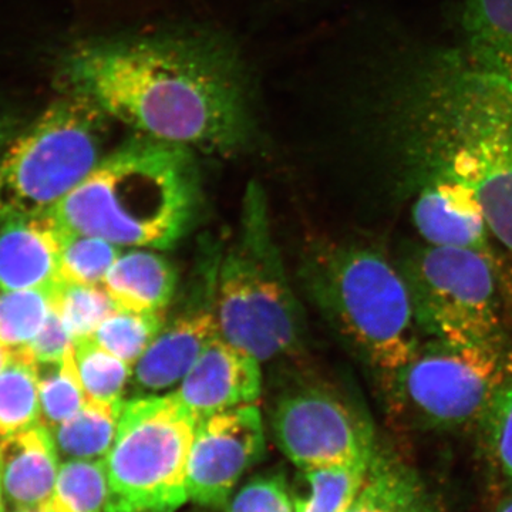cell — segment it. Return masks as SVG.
Segmentation results:
<instances>
[{
  "mask_svg": "<svg viewBox=\"0 0 512 512\" xmlns=\"http://www.w3.org/2000/svg\"><path fill=\"white\" fill-rule=\"evenodd\" d=\"M60 92L79 94L134 134L231 156L258 131L237 50L205 33L93 37L57 63Z\"/></svg>",
  "mask_w": 512,
  "mask_h": 512,
  "instance_id": "1",
  "label": "cell"
},
{
  "mask_svg": "<svg viewBox=\"0 0 512 512\" xmlns=\"http://www.w3.org/2000/svg\"><path fill=\"white\" fill-rule=\"evenodd\" d=\"M397 167L447 175L476 192L491 232L512 251V84L461 49L414 69L383 121Z\"/></svg>",
  "mask_w": 512,
  "mask_h": 512,
  "instance_id": "2",
  "label": "cell"
},
{
  "mask_svg": "<svg viewBox=\"0 0 512 512\" xmlns=\"http://www.w3.org/2000/svg\"><path fill=\"white\" fill-rule=\"evenodd\" d=\"M200 200L194 151L134 134L50 211L73 234L167 249L191 227Z\"/></svg>",
  "mask_w": 512,
  "mask_h": 512,
  "instance_id": "3",
  "label": "cell"
},
{
  "mask_svg": "<svg viewBox=\"0 0 512 512\" xmlns=\"http://www.w3.org/2000/svg\"><path fill=\"white\" fill-rule=\"evenodd\" d=\"M303 278L320 311L384 383L416 355L423 336L409 289L383 252L330 245L306 261Z\"/></svg>",
  "mask_w": 512,
  "mask_h": 512,
  "instance_id": "4",
  "label": "cell"
},
{
  "mask_svg": "<svg viewBox=\"0 0 512 512\" xmlns=\"http://www.w3.org/2000/svg\"><path fill=\"white\" fill-rule=\"evenodd\" d=\"M215 316L220 336L268 362L302 342L303 318L269 228L265 195L249 184L237 238L214 274Z\"/></svg>",
  "mask_w": 512,
  "mask_h": 512,
  "instance_id": "5",
  "label": "cell"
},
{
  "mask_svg": "<svg viewBox=\"0 0 512 512\" xmlns=\"http://www.w3.org/2000/svg\"><path fill=\"white\" fill-rule=\"evenodd\" d=\"M109 117L89 100L60 92L0 156V225L53 210L107 153Z\"/></svg>",
  "mask_w": 512,
  "mask_h": 512,
  "instance_id": "6",
  "label": "cell"
},
{
  "mask_svg": "<svg viewBox=\"0 0 512 512\" xmlns=\"http://www.w3.org/2000/svg\"><path fill=\"white\" fill-rule=\"evenodd\" d=\"M197 423L175 392L124 400L116 439L104 458V512H177L190 501L188 458Z\"/></svg>",
  "mask_w": 512,
  "mask_h": 512,
  "instance_id": "7",
  "label": "cell"
},
{
  "mask_svg": "<svg viewBox=\"0 0 512 512\" xmlns=\"http://www.w3.org/2000/svg\"><path fill=\"white\" fill-rule=\"evenodd\" d=\"M423 339L511 348L501 305L498 266L466 249L416 245L397 262Z\"/></svg>",
  "mask_w": 512,
  "mask_h": 512,
  "instance_id": "8",
  "label": "cell"
},
{
  "mask_svg": "<svg viewBox=\"0 0 512 512\" xmlns=\"http://www.w3.org/2000/svg\"><path fill=\"white\" fill-rule=\"evenodd\" d=\"M511 353L423 339L413 359L386 383L390 402L421 429H480Z\"/></svg>",
  "mask_w": 512,
  "mask_h": 512,
  "instance_id": "9",
  "label": "cell"
},
{
  "mask_svg": "<svg viewBox=\"0 0 512 512\" xmlns=\"http://www.w3.org/2000/svg\"><path fill=\"white\" fill-rule=\"evenodd\" d=\"M271 426L279 450L298 468L370 463L377 450L372 424L336 394L316 387L282 396Z\"/></svg>",
  "mask_w": 512,
  "mask_h": 512,
  "instance_id": "10",
  "label": "cell"
},
{
  "mask_svg": "<svg viewBox=\"0 0 512 512\" xmlns=\"http://www.w3.org/2000/svg\"><path fill=\"white\" fill-rule=\"evenodd\" d=\"M264 453V423L255 404L201 417L188 458V498L201 507H225Z\"/></svg>",
  "mask_w": 512,
  "mask_h": 512,
  "instance_id": "11",
  "label": "cell"
},
{
  "mask_svg": "<svg viewBox=\"0 0 512 512\" xmlns=\"http://www.w3.org/2000/svg\"><path fill=\"white\" fill-rule=\"evenodd\" d=\"M393 175L399 190L412 198L413 224L424 244L477 252L497 264L494 235L476 192L447 175Z\"/></svg>",
  "mask_w": 512,
  "mask_h": 512,
  "instance_id": "12",
  "label": "cell"
},
{
  "mask_svg": "<svg viewBox=\"0 0 512 512\" xmlns=\"http://www.w3.org/2000/svg\"><path fill=\"white\" fill-rule=\"evenodd\" d=\"M262 389L261 362L218 336L175 390L198 420L232 407L255 404Z\"/></svg>",
  "mask_w": 512,
  "mask_h": 512,
  "instance_id": "13",
  "label": "cell"
},
{
  "mask_svg": "<svg viewBox=\"0 0 512 512\" xmlns=\"http://www.w3.org/2000/svg\"><path fill=\"white\" fill-rule=\"evenodd\" d=\"M64 229L52 211L0 225V291L52 288L60 281Z\"/></svg>",
  "mask_w": 512,
  "mask_h": 512,
  "instance_id": "14",
  "label": "cell"
},
{
  "mask_svg": "<svg viewBox=\"0 0 512 512\" xmlns=\"http://www.w3.org/2000/svg\"><path fill=\"white\" fill-rule=\"evenodd\" d=\"M220 336L214 302L188 309L165 322L133 369L138 394H158L180 384L204 350Z\"/></svg>",
  "mask_w": 512,
  "mask_h": 512,
  "instance_id": "15",
  "label": "cell"
},
{
  "mask_svg": "<svg viewBox=\"0 0 512 512\" xmlns=\"http://www.w3.org/2000/svg\"><path fill=\"white\" fill-rule=\"evenodd\" d=\"M59 468V451L45 424L0 439V488L13 510L42 507L52 494Z\"/></svg>",
  "mask_w": 512,
  "mask_h": 512,
  "instance_id": "16",
  "label": "cell"
},
{
  "mask_svg": "<svg viewBox=\"0 0 512 512\" xmlns=\"http://www.w3.org/2000/svg\"><path fill=\"white\" fill-rule=\"evenodd\" d=\"M103 286L117 308L165 311L177 292L178 274L163 255L136 248L117 258Z\"/></svg>",
  "mask_w": 512,
  "mask_h": 512,
  "instance_id": "17",
  "label": "cell"
},
{
  "mask_svg": "<svg viewBox=\"0 0 512 512\" xmlns=\"http://www.w3.org/2000/svg\"><path fill=\"white\" fill-rule=\"evenodd\" d=\"M458 45L512 84V0H464Z\"/></svg>",
  "mask_w": 512,
  "mask_h": 512,
  "instance_id": "18",
  "label": "cell"
},
{
  "mask_svg": "<svg viewBox=\"0 0 512 512\" xmlns=\"http://www.w3.org/2000/svg\"><path fill=\"white\" fill-rule=\"evenodd\" d=\"M370 463L299 468L291 485L295 512H345L362 490Z\"/></svg>",
  "mask_w": 512,
  "mask_h": 512,
  "instance_id": "19",
  "label": "cell"
},
{
  "mask_svg": "<svg viewBox=\"0 0 512 512\" xmlns=\"http://www.w3.org/2000/svg\"><path fill=\"white\" fill-rule=\"evenodd\" d=\"M123 403L87 400L73 417L50 430L59 456L64 460H104L116 439Z\"/></svg>",
  "mask_w": 512,
  "mask_h": 512,
  "instance_id": "20",
  "label": "cell"
},
{
  "mask_svg": "<svg viewBox=\"0 0 512 512\" xmlns=\"http://www.w3.org/2000/svg\"><path fill=\"white\" fill-rule=\"evenodd\" d=\"M423 495L412 468L377 448L365 484L345 512H407Z\"/></svg>",
  "mask_w": 512,
  "mask_h": 512,
  "instance_id": "21",
  "label": "cell"
},
{
  "mask_svg": "<svg viewBox=\"0 0 512 512\" xmlns=\"http://www.w3.org/2000/svg\"><path fill=\"white\" fill-rule=\"evenodd\" d=\"M42 423L37 362L26 348L10 350L0 373V439Z\"/></svg>",
  "mask_w": 512,
  "mask_h": 512,
  "instance_id": "22",
  "label": "cell"
},
{
  "mask_svg": "<svg viewBox=\"0 0 512 512\" xmlns=\"http://www.w3.org/2000/svg\"><path fill=\"white\" fill-rule=\"evenodd\" d=\"M109 497L104 460H64L45 512H104Z\"/></svg>",
  "mask_w": 512,
  "mask_h": 512,
  "instance_id": "23",
  "label": "cell"
},
{
  "mask_svg": "<svg viewBox=\"0 0 512 512\" xmlns=\"http://www.w3.org/2000/svg\"><path fill=\"white\" fill-rule=\"evenodd\" d=\"M74 362L87 399L103 403H123L133 377V366L111 355L93 339L73 340Z\"/></svg>",
  "mask_w": 512,
  "mask_h": 512,
  "instance_id": "24",
  "label": "cell"
},
{
  "mask_svg": "<svg viewBox=\"0 0 512 512\" xmlns=\"http://www.w3.org/2000/svg\"><path fill=\"white\" fill-rule=\"evenodd\" d=\"M165 325L164 311L117 308L94 332L93 339L111 355L136 365Z\"/></svg>",
  "mask_w": 512,
  "mask_h": 512,
  "instance_id": "25",
  "label": "cell"
},
{
  "mask_svg": "<svg viewBox=\"0 0 512 512\" xmlns=\"http://www.w3.org/2000/svg\"><path fill=\"white\" fill-rule=\"evenodd\" d=\"M42 424L55 429L86 404L82 380L74 362L73 349L59 362L37 363Z\"/></svg>",
  "mask_w": 512,
  "mask_h": 512,
  "instance_id": "26",
  "label": "cell"
},
{
  "mask_svg": "<svg viewBox=\"0 0 512 512\" xmlns=\"http://www.w3.org/2000/svg\"><path fill=\"white\" fill-rule=\"evenodd\" d=\"M53 303L52 288L0 291V342L10 350L30 345Z\"/></svg>",
  "mask_w": 512,
  "mask_h": 512,
  "instance_id": "27",
  "label": "cell"
},
{
  "mask_svg": "<svg viewBox=\"0 0 512 512\" xmlns=\"http://www.w3.org/2000/svg\"><path fill=\"white\" fill-rule=\"evenodd\" d=\"M53 305L74 339L89 338L117 305L103 285L76 284L60 279L53 286Z\"/></svg>",
  "mask_w": 512,
  "mask_h": 512,
  "instance_id": "28",
  "label": "cell"
},
{
  "mask_svg": "<svg viewBox=\"0 0 512 512\" xmlns=\"http://www.w3.org/2000/svg\"><path fill=\"white\" fill-rule=\"evenodd\" d=\"M120 247L103 238L64 231L60 279L76 284L103 285Z\"/></svg>",
  "mask_w": 512,
  "mask_h": 512,
  "instance_id": "29",
  "label": "cell"
},
{
  "mask_svg": "<svg viewBox=\"0 0 512 512\" xmlns=\"http://www.w3.org/2000/svg\"><path fill=\"white\" fill-rule=\"evenodd\" d=\"M491 463L512 494V353L503 382L480 426Z\"/></svg>",
  "mask_w": 512,
  "mask_h": 512,
  "instance_id": "30",
  "label": "cell"
},
{
  "mask_svg": "<svg viewBox=\"0 0 512 512\" xmlns=\"http://www.w3.org/2000/svg\"><path fill=\"white\" fill-rule=\"evenodd\" d=\"M225 512H295L284 474H261L229 497Z\"/></svg>",
  "mask_w": 512,
  "mask_h": 512,
  "instance_id": "31",
  "label": "cell"
},
{
  "mask_svg": "<svg viewBox=\"0 0 512 512\" xmlns=\"http://www.w3.org/2000/svg\"><path fill=\"white\" fill-rule=\"evenodd\" d=\"M28 349L37 363L59 362L73 349L72 335L53 303L45 325L30 342Z\"/></svg>",
  "mask_w": 512,
  "mask_h": 512,
  "instance_id": "32",
  "label": "cell"
},
{
  "mask_svg": "<svg viewBox=\"0 0 512 512\" xmlns=\"http://www.w3.org/2000/svg\"><path fill=\"white\" fill-rule=\"evenodd\" d=\"M26 123L28 121L20 114V111L10 106H0V156Z\"/></svg>",
  "mask_w": 512,
  "mask_h": 512,
  "instance_id": "33",
  "label": "cell"
},
{
  "mask_svg": "<svg viewBox=\"0 0 512 512\" xmlns=\"http://www.w3.org/2000/svg\"><path fill=\"white\" fill-rule=\"evenodd\" d=\"M10 359V349L0 342V373L3 372Z\"/></svg>",
  "mask_w": 512,
  "mask_h": 512,
  "instance_id": "34",
  "label": "cell"
},
{
  "mask_svg": "<svg viewBox=\"0 0 512 512\" xmlns=\"http://www.w3.org/2000/svg\"><path fill=\"white\" fill-rule=\"evenodd\" d=\"M407 512H433L431 511L430 504L427 503L426 498L423 497L420 498L419 501H417L416 504L413 505L410 510H407Z\"/></svg>",
  "mask_w": 512,
  "mask_h": 512,
  "instance_id": "35",
  "label": "cell"
},
{
  "mask_svg": "<svg viewBox=\"0 0 512 512\" xmlns=\"http://www.w3.org/2000/svg\"><path fill=\"white\" fill-rule=\"evenodd\" d=\"M495 512H512V494L508 495L507 498H504V500L501 501V504L498 505Z\"/></svg>",
  "mask_w": 512,
  "mask_h": 512,
  "instance_id": "36",
  "label": "cell"
},
{
  "mask_svg": "<svg viewBox=\"0 0 512 512\" xmlns=\"http://www.w3.org/2000/svg\"><path fill=\"white\" fill-rule=\"evenodd\" d=\"M0 512H6V501L3 497L2 488H0Z\"/></svg>",
  "mask_w": 512,
  "mask_h": 512,
  "instance_id": "37",
  "label": "cell"
},
{
  "mask_svg": "<svg viewBox=\"0 0 512 512\" xmlns=\"http://www.w3.org/2000/svg\"><path fill=\"white\" fill-rule=\"evenodd\" d=\"M15 512H45L40 510V508H20V510H15Z\"/></svg>",
  "mask_w": 512,
  "mask_h": 512,
  "instance_id": "38",
  "label": "cell"
}]
</instances>
